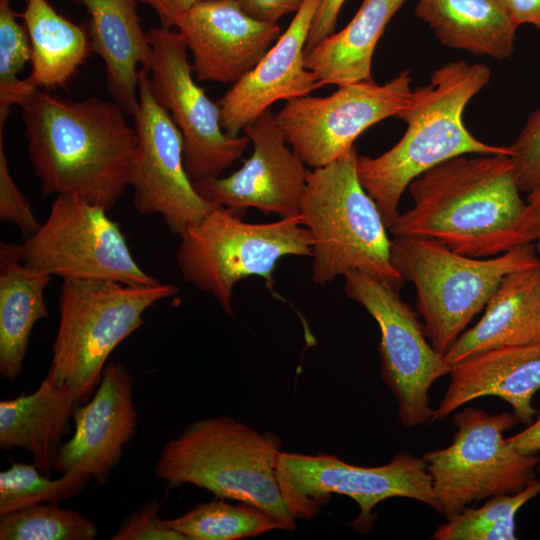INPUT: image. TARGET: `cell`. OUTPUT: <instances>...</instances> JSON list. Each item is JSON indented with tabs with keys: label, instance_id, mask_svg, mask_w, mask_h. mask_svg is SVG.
<instances>
[{
	"label": "cell",
	"instance_id": "cell-28",
	"mask_svg": "<svg viewBox=\"0 0 540 540\" xmlns=\"http://www.w3.org/2000/svg\"><path fill=\"white\" fill-rule=\"evenodd\" d=\"M165 523L186 540H238L284 530L282 523L265 510L244 502L231 504L224 498L199 503Z\"/></svg>",
	"mask_w": 540,
	"mask_h": 540
},
{
	"label": "cell",
	"instance_id": "cell-19",
	"mask_svg": "<svg viewBox=\"0 0 540 540\" xmlns=\"http://www.w3.org/2000/svg\"><path fill=\"white\" fill-rule=\"evenodd\" d=\"M321 0H306L263 58L216 101L220 122L232 137L279 100L307 96L323 84L305 66V46Z\"/></svg>",
	"mask_w": 540,
	"mask_h": 540
},
{
	"label": "cell",
	"instance_id": "cell-21",
	"mask_svg": "<svg viewBox=\"0 0 540 540\" xmlns=\"http://www.w3.org/2000/svg\"><path fill=\"white\" fill-rule=\"evenodd\" d=\"M90 15L91 52L105 63L106 86L112 101L128 116L139 108L138 65L149 72L152 49L141 27L136 0H73Z\"/></svg>",
	"mask_w": 540,
	"mask_h": 540
},
{
	"label": "cell",
	"instance_id": "cell-35",
	"mask_svg": "<svg viewBox=\"0 0 540 540\" xmlns=\"http://www.w3.org/2000/svg\"><path fill=\"white\" fill-rule=\"evenodd\" d=\"M161 504L150 501L127 516L111 540H186L160 518Z\"/></svg>",
	"mask_w": 540,
	"mask_h": 540
},
{
	"label": "cell",
	"instance_id": "cell-16",
	"mask_svg": "<svg viewBox=\"0 0 540 540\" xmlns=\"http://www.w3.org/2000/svg\"><path fill=\"white\" fill-rule=\"evenodd\" d=\"M253 151L227 177L194 182L198 193L215 206L234 212L255 208L280 218L299 215L308 170L292 150L270 109L243 129Z\"/></svg>",
	"mask_w": 540,
	"mask_h": 540
},
{
	"label": "cell",
	"instance_id": "cell-36",
	"mask_svg": "<svg viewBox=\"0 0 540 540\" xmlns=\"http://www.w3.org/2000/svg\"><path fill=\"white\" fill-rule=\"evenodd\" d=\"M345 0H321L314 16L305 46V54L334 33L338 15Z\"/></svg>",
	"mask_w": 540,
	"mask_h": 540
},
{
	"label": "cell",
	"instance_id": "cell-5",
	"mask_svg": "<svg viewBox=\"0 0 540 540\" xmlns=\"http://www.w3.org/2000/svg\"><path fill=\"white\" fill-rule=\"evenodd\" d=\"M355 146L335 161L308 171L300 203L312 237V281L323 287L352 271L396 289L405 280L391 261V239L381 212L357 173Z\"/></svg>",
	"mask_w": 540,
	"mask_h": 540
},
{
	"label": "cell",
	"instance_id": "cell-30",
	"mask_svg": "<svg viewBox=\"0 0 540 540\" xmlns=\"http://www.w3.org/2000/svg\"><path fill=\"white\" fill-rule=\"evenodd\" d=\"M91 476L70 470L50 479L34 463L12 462L0 472V516L41 503L57 504L80 494Z\"/></svg>",
	"mask_w": 540,
	"mask_h": 540
},
{
	"label": "cell",
	"instance_id": "cell-4",
	"mask_svg": "<svg viewBox=\"0 0 540 540\" xmlns=\"http://www.w3.org/2000/svg\"><path fill=\"white\" fill-rule=\"evenodd\" d=\"M280 440L229 416L187 425L162 448L154 467L171 488L191 484L217 498L255 505L277 518L284 531L296 518L283 499L276 475Z\"/></svg>",
	"mask_w": 540,
	"mask_h": 540
},
{
	"label": "cell",
	"instance_id": "cell-11",
	"mask_svg": "<svg viewBox=\"0 0 540 540\" xmlns=\"http://www.w3.org/2000/svg\"><path fill=\"white\" fill-rule=\"evenodd\" d=\"M107 212L79 196L59 194L34 235L21 244H6L27 267L62 280H112L133 286L157 283L137 264Z\"/></svg>",
	"mask_w": 540,
	"mask_h": 540
},
{
	"label": "cell",
	"instance_id": "cell-40",
	"mask_svg": "<svg viewBox=\"0 0 540 540\" xmlns=\"http://www.w3.org/2000/svg\"><path fill=\"white\" fill-rule=\"evenodd\" d=\"M509 10L518 26L529 24L540 31V0H509Z\"/></svg>",
	"mask_w": 540,
	"mask_h": 540
},
{
	"label": "cell",
	"instance_id": "cell-18",
	"mask_svg": "<svg viewBox=\"0 0 540 540\" xmlns=\"http://www.w3.org/2000/svg\"><path fill=\"white\" fill-rule=\"evenodd\" d=\"M137 417L130 371L122 363L106 364L92 397L74 413V433L61 445L54 471H84L104 485L135 436Z\"/></svg>",
	"mask_w": 540,
	"mask_h": 540
},
{
	"label": "cell",
	"instance_id": "cell-25",
	"mask_svg": "<svg viewBox=\"0 0 540 540\" xmlns=\"http://www.w3.org/2000/svg\"><path fill=\"white\" fill-rule=\"evenodd\" d=\"M405 0H363L352 20L305 54L306 68L323 85L371 80L376 45Z\"/></svg>",
	"mask_w": 540,
	"mask_h": 540
},
{
	"label": "cell",
	"instance_id": "cell-22",
	"mask_svg": "<svg viewBox=\"0 0 540 540\" xmlns=\"http://www.w3.org/2000/svg\"><path fill=\"white\" fill-rule=\"evenodd\" d=\"M540 342V267L506 275L481 319L445 353L452 366L485 350Z\"/></svg>",
	"mask_w": 540,
	"mask_h": 540
},
{
	"label": "cell",
	"instance_id": "cell-39",
	"mask_svg": "<svg viewBox=\"0 0 540 540\" xmlns=\"http://www.w3.org/2000/svg\"><path fill=\"white\" fill-rule=\"evenodd\" d=\"M507 440L524 454H537L540 451V413L524 430L508 437Z\"/></svg>",
	"mask_w": 540,
	"mask_h": 540
},
{
	"label": "cell",
	"instance_id": "cell-10",
	"mask_svg": "<svg viewBox=\"0 0 540 540\" xmlns=\"http://www.w3.org/2000/svg\"><path fill=\"white\" fill-rule=\"evenodd\" d=\"M276 475L296 519H314L333 494L344 495L359 506L360 513L350 526L363 534L376 520L374 508L389 498H409L439 510L426 461L408 452L397 453L384 465L363 467L325 453L279 451Z\"/></svg>",
	"mask_w": 540,
	"mask_h": 540
},
{
	"label": "cell",
	"instance_id": "cell-12",
	"mask_svg": "<svg viewBox=\"0 0 540 540\" xmlns=\"http://www.w3.org/2000/svg\"><path fill=\"white\" fill-rule=\"evenodd\" d=\"M344 278L346 296L362 305L380 329V376L396 400L401 424L412 428L431 422L429 390L451 369L445 354L432 346L398 289L360 271Z\"/></svg>",
	"mask_w": 540,
	"mask_h": 540
},
{
	"label": "cell",
	"instance_id": "cell-29",
	"mask_svg": "<svg viewBox=\"0 0 540 540\" xmlns=\"http://www.w3.org/2000/svg\"><path fill=\"white\" fill-rule=\"evenodd\" d=\"M540 493V479L510 494L491 497L478 508H467L439 525L434 540H514L515 516L519 509Z\"/></svg>",
	"mask_w": 540,
	"mask_h": 540
},
{
	"label": "cell",
	"instance_id": "cell-23",
	"mask_svg": "<svg viewBox=\"0 0 540 540\" xmlns=\"http://www.w3.org/2000/svg\"><path fill=\"white\" fill-rule=\"evenodd\" d=\"M83 402L67 386L47 376L30 394L0 402V447L23 449L46 476L54 470L62 439Z\"/></svg>",
	"mask_w": 540,
	"mask_h": 540
},
{
	"label": "cell",
	"instance_id": "cell-34",
	"mask_svg": "<svg viewBox=\"0 0 540 540\" xmlns=\"http://www.w3.org/2000/svg\"><path fill=\"white\" fill-rule=\"evenodd\" d=\"M0 220L17 226L24 239L34 235L42 225L9 172L3 130H0Z\"/></svg>",
	"mask_w": 540,
	"mask_h": 540
},
{
	"label": "cell",
	"instance_id": "cell-6",
	"mask_svg": "<svg viewBox=\"0 0 540 540\" xmlns=\"http://www.w3.org/2000/svg\"><path fill=\"white\" fill-rule=\"evenodd\" d=\"M391 261L403 279L415 286L427 337L442 354L485 308L506 275L540 267L532 243L491 258H475L417 237H393Z\"/></svg>",
	"mask_w": 540,
	"mask_h": 540
},
{
	"label": "cell",
	"instance_id": "cell-42",
	"mask_svg": "<svg viewBox=\"0 0 540 540\" xmlns=\"http://www.w3.org/2000/svg\"><path fill=\"white\" fill-rule=\"evenodd\" d=\"M509 9V0H498Z\"/></svg>",
	"mask_w": 540,
	"mask_h": 540
},
{
	"label": "cell",
	"instance_id": "cell-41",
	"mask_svg": "<svg viewBox=\"0 0 540 540\" xmlns=\"http://www.w3.org/2000/svg\"><path fill=\"white\" fill-rule=\"evenodd\" d=\"M528 204L532 207L538 219L539 232L534 247L536 252L540 255V185L529 192Z\"/></svg>",
	"mask_w": 540,
	"mask_h": 540
},
{
	"label": "cell",
	"instance_id": "cell-1",
	"mask_svg": "<svg viewBox=\"0 0 540 540\" xmlns=\"http://www.w3.org/2000/svg\"><path fill=\"white\" fill-rule=\"evenodd\" d=\"M409 189L413 206L388 229L393 237L432 239L475 258L538 237V219L521 197L510 155L456 156L421 174Z\"/></svg>",
	"mask_w": 540,
	"mask_h": 540
},
{
	"label": "cell",
	"instance_id": "cell-31",
	"mask_svg": "<svg viewBox=\"0 0 540 540\" xmlns=\"http://www.w3.org/2000/svg\"><path fill=\"white\" fill-rule=\"evenodd\" d=\"M97 525L72 509L41 503L0 516L1 540H94Z\"/></svg>",
	"mask_w": 540,
	"mask_h": 540
},
{
	"label": "cell",
	"instance_id": "cell-8",
	"mask_svg": "<svg viewBox=\"0 0 540 540\" xmlns=\"http://www.w3.org/2000/svg\"><path fill=\"white\" fill-rule=\"evenodd\" d=\"M176 261L183 279L209 293L233 315L236 283L252 276L272 285L278 261L312 256V237L300 215L269 223H249L239 213L216 206L180 235Z\"/></svg>",
	"mask_w": 540,
	"mask_h": 540
},
{
	"label": "cell",
	"instance_id": "cell-20",
	"mask_svg": "<svg viewBox=\"0 0 540 540\" xmlns=\"http://www.w3.org/2000/svg\"><path fill=\"white\" fill-rule=\"evenodd\" d=\"M450 384L432 421H441L484 396L506 401L519 422L528 426L537 415L533 397L540 391V342L493 348L451 366Z\"/></svg>",
	"mask_w": 540,
	"mask_h": 540
},
{
	"label": "cell",
	"instance_id": "cell-27",
	"mask_svg": "<svg viewBox=\"0 0 540 540\" xmlns=\"http://www.w3.org/2000/svg\"><path fill=\"white\" fill-rule=\"evenodd\" d=\"M31 44L30 75L36 89L65 85L91 52L88 32L67 20L48 0H27L21 15Z\"/></svg>",
	"mask_w": 540,
	"mask_h": 540
},
{
	"label": "cell",
	"instance_id": "cell-37",
	"mask_svg": "<svg viewBox=\"0 0 540 540\" xmlns=\"http://www.w3.org/2000/svg\"><path fill=\"white\" fill-rule=\"evenodd\" d=\"M250 16L269 23L289 13H296L306 0H235Z\"/></svg>",
	"mask_w": 540,
	"mask_h": 540
},
{
	"label": "cell",
	"instance_id": "cell-43",
	"mask_svg": "<svg viewBox=\"0 0 540 540\" xmlns=\"http://www.w3.org/2000/svg\"><path fill=\"white\" fill-rule=\"evenodd\" d=\"M536 470H537V472L540 473V460H539V462H538V465H537V469H536Z\"/></svg>",
	"mask_w": 540,
	"mask_h": 540
},
{
	"label": "cell",
	"instance_id": "cell-2",
	"mask_svg": "<svg viewBox=\"0 0 540 540\" xmlns=\"http://www.w3.org/2000/svg\"><path fill=\"white\" fill-rule=\"evenodd\" d=\"M21 108L42 196L72 194L114 208L129 187L137 145L122 108L95 96L73 100L39 89Z\"/></svg>",
	"mask_w": 540,
	"mask_h": 540
},
{
	"label": "cell",
	"instance_id": "cell-33",
	"mask_svg": "<svg viewBox=\"0 0 540 540\" xmlns=\"http://www.w3.org/2000/svg\"><path fill=\"white\" fill-rule=\"evenodd\" d=\"M509 148L519 188L531 192L540 185V107L529 115Z\"/></svg>",
	"mask_w": 540,
	"mask_h": 540
},
{
	"label": "cell",
	"instance_id": "cell-13",
	"mask_svg": "<svg viewBox=\"0 0 540 540\" xmlns=\"http://www.w3.org/2000/svg\"><path fill=\"white\" fill-rule=\"evenodd\" d=\"M410 70L385 84L371 80L338 86L325 97L286 101L274 114L285 140L302 161L323 167L347 152L372 125L397 115L412 97Z\"/></svg>",
	"mask_w": 540,
	"mask_h": 540
},
{
	"label": "cell",
	"instance_id": "cell-26",
	"mask_svg": "<svg viewBox=\"0 0 540 540\" xmlns=\"http://www.w3.org/2000/svg\"><path fill=\"white\" fill-rule=\"evenodd\" d=\"M51 276L20 262L0 246V374L15 381L22 372L32 329L48 318L44 290Z\"/></svg>",
	"mask_w": 540,
	"mask_h": 540
},
{
	"label": "cell",
	"instance_id": "cell-9",
	"mask_svg": "<svg viewBox=\"0 0 540 540\" xmlns=\"http://www.w3.org/2000/svg\"><path fill=\"white\" fill-rule=\"evenodd\" d=\"M452 442L422 457L432 481L438 513L446 520L471 504L516 493L536 479L540 457L524 454L504 433L518 422L514 412L490 414L466 408L452 417Z\"/></svg>",
	"mask_w": 540,
	"mask_h": 540
},
{
	"label": "cell",
	"instance_id": "cell-32",
	"mask_svg": "<svg viewBox=\"0 0 540 540\" xmlns=\"http://www.w3.org/2000/svg\"><path fill=\"white\" fill-rule=\"evenodd\" d=\"M9 0H0V128L12 105H22L37 89L18 74L31 61V44L25 26L17 22Z\"/></svg>",
	"mask_w": 540,
	"mask_h": 540
},
{
	"label": "cell",
	"instance_id": "cell-7",
	"mask_svg": "<svg viewBox=\"0 0 540 540\" xmlns=\"http://www.w3.org/2000/svg\"><path fill=\"white\" fill-rule=\"evenodd\" d=\"M177 292L175 285L159 282L133 286L112 280H63L59 326L46 376L88 401L111 352L141 327L150 306Z\"/></svg>",
	"mask_w": 540,
	"mask_h": 540
},
{
	"label": "cell",
	"instance_id": "cell-14",
	"mask_svg": "<svg viewBox=\"0 0 540 540\" xmlns=\"http://www.w3.org/2000/svg\"><path fill=\"white\" fill-rule=\"evenodd\" d=\"M147 36L152 49L150 90L182 134L189 178L194 183L220 177L243 155L250 139L223 130L217 103L194 80L182 35L154 27Z\"/></svg>",
	"mask_w": 540,
	"mask_h": 540
},
{
	"label": "cell",
	"instance_id": "cell-17",
	"mask_svg": "<svg viewBox=\"0 0 540 540\" xmlns=\"http://www.w3.org/2000/svg\"><path fill=\"white\" fill-rule=\"evenodd\" d=\"M200 82L233 85L256 66L281 35L278 23L258 20L235 0H201L175 22Z\"/></svg>",
	"mask_w": 540,
	"mask_h": 540
},
{
	"label": "cell",
	"instance_id": "cell-24",
	"mask_svg": "<svg viewBox=\"0 0 540 540\" xmlns=\"http://www.w3.org/2000/svg\"><path fill=\"white\" fill-rule=\"evenodd\" d=\"M415 13L449 48L508 59L519 27L498 0H418Z\"/></svg>",
	"mask_w": 540,
	"mask_h": 540
},
{
	"label": "cell",
	"instance_id": "cell-3",
	"mask_svg": "<svg viewBox=\"0 0 540 540\" xmlns=\"http://www.w3.org/2000/svg\"><path fill=\"white\" fill-rule=\"evenodd\" d=\"M490 79V69L481 63L459 60L437 68L397 115L407 124L402 138L377 157L357 155L360 182L388 229L400 214L405 189L424 172L463 154H511L507 146L477 139L463 122L466 105Z\"/></svg>",
	"mask_w": 540,
	"mask_h": 540
},
{
	"label": "cell",
	"instance_id": "cell-38",
	"mask_svg": "<svg viewBox=\"0 0 540 540\" xmlns=\"http://www.w3.org/2000/svg\"><path fill=\"white\" fill-rule=\"evenodd\" d=\"M201 0H136L150 6L157 14L161 27L171 29L177 18Z\"/></svg>",
	"mask_w": 540,
	"mask_h": 540
},
{
	"label": "cell",
	"instance_id": "cell-15",
	"mask_svg": "<svg viewBox=\"0 0 540 540\" xmlns=\"http://www.w3.org/2000/svg\"><path fill=\"white\" fill-rule=\"evenodd\" d=\"M139 108L134 118L137 145L128 172L133 203L141 215L159 214L168 229L181 235L216 206L204 199L189 178L183 137L153 98L149 72H138Z\"/></svg>",
	"mask_w": 540,
	"mask_h": 540
}]
</instances>
